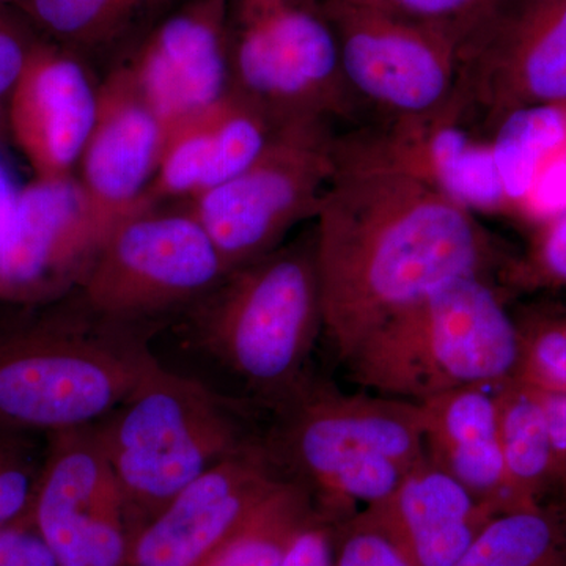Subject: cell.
<instances>
[{
    "label": "cell",
    "mask_w": 566,
    "mask_h": 566,
    "mask_svg": "<svg viewBox=\"0 0 566 566\" xmlns=\"http://www.w3.org/2000/svg\"><path fill=\"white\" fill-rule=\"evenodd\" d=\"M495 400L509 504L545 505L551 497V444L542 397L510 378L495 387Z\"/></svg>",
    "instance_id": "22"
},
{
    "label": "cell",
    "mask_w": 566,
    "mask_h": 566,
    "mask_svg": "<svg viewBox=\"0 0 566 566\" xmlns=\"http://www.w3.org/2000/svg\"><path fill=\"white\" fill-rule=\"evenodd\" d=\"M431 33L460 51L501 0H345Z\"/></svg>",
    "instance_id": "28"
},
{
    "label": "cell",
    "mask_w": 566,
    "mask_h": 566,
    "mask_svg": "<svg viewBox=\"0 0 566 566\" xmlns=\"http://www.w3.org/2000/svg\"><path fill=\"white\" fill-rule=\"evenodd\" d=\"M229 6L230 0H186L122 62L166 132L232 91Z\"/></svg>",
    "instance_id": "15"
},
{
    "label": "cell",
    "mask_w": 566,
    "mask_h": 566,
    "mask_svg": "<svg viewBox=\"0 0 566 566\" xmlns=\"http://www.w3.org/2000/svg\"><path fill=\"white\" fill-rule=\"evenodd\" d=\"M333 566H415L375 523L357 513L334 524Z\"/></svg>",
    "instance_id": "30"
},
{
    "label": "cell",
    "mask_w": 566,
    "mask_h": 566,
    "mask_svg": "<svg viewBox=\"0 0 566 566\" xmlns=\"http://www.w3.org/2000/svg\"><path fill=\"white\" fill-rule=\"evenodd\" d=\"M40 36L17 7L0 6V103L9 98Z\"/></svg>",
    "instance_id": "31"
},
{
    "label": "cell",
    "mask_w": 566,
    "mask_h": 566,
    "mask_svg": "<svg viewBox=\"0 0 566 566\" xmlns=\"http://www.w3.org/2000/svg\"><path fill=\"white\" fill-rule=\"evenodd\" d=\"M516 353L504 290L471 275L395 315L345 365L364 389L422 403L461 387L501 385L515 371Z\"/></svg>",
    "instance_id": "4"
},
{
    "label": "cell",
    "mask_w": 566,
    "mask_h": 566,
    "mask_svg": "<svg viewBox=\"0 0 566 566\" xmlns=\"http://www.w3.org/2000/svg\"><path fill=\"white\" fill-rule=\"evenodd\" d=\"M197 307L200 345L270 403L304 381L323 333L315 232L227 274Z\"/></svg>",
    "instance_id": "6"
},
{
    "label": "cell",
    "mask_w": 566,
    "mask_h": 566,
    "mask_svg": "<svg viewBox=\"0 0 566 566\" xmlns=\"http://www.w3.org/2000/svg\"><path fill=\"white\" fill-rule=\"evenodd\" d=\"M95 430L120 488L129 535L256 441L229 398L161 364Z\"/></svg>",
    "instance_id": "5"
},
{
    "label": "cell",
    "mask_w": 566,
    "mask_h": 566,
    "mask_svg": "<svg viewBox=\"0 0 566 566\" xmlns=\"http://www.w3.org/2000/svg\"><path fill=\"white\" fill-rule=\"evenodd\" d=\"M98 91L80 54L40 36L6 102L7 129L33 178L76 175Z\"/></svg>",
    "instance_id": "16"
},
{
    "label": "cell",
    "mask_w": 566,
    "mask_h": 566,
    "mask_svg": "<svg viewBox=\"0 0 566 566\" xmlns=\"http://www.w3.org/2000/svg\"><path fill=\"white\" fill-rule=\"evenodd\" d=\"M31 517L57 566L125 565V502L95 424L48 436Z\"/></svg>",
    "instance_id": "12"
},
{
    "label": "cell",
    "mask_w": 566,
    "mask_h": 566,
    "mask_svg": "<svg viewBox=\"0 0 566 566\" xmlns=\"http://www.w3.org/2000/svg\"><path fill=\"white\" fill-rule=\"evenodd\" d=\"M334 524L315 513L294 535L281 566H333Z\"/></svg>",
    "instance_id": "33"
},
{
    "label": "cell",
    "mask_w": 566,
    "mask_h": 566,
    "mask_svg": "<svg viewBox=\"0 0 566 566\" xmlns=\"http://www.w3.org/2000/svg\"><path fill=\"white\" fill-rule=\"evenodd\" d=\"M539 392V390H538ZM551 444V495L566 494V394L539 392Z\"/></svg>",
    "instance_id": "34"
},
{
    "label": "cell",
    "mask_w": 566,
    "mask_h": 566,
    "mask_svg": "<svg viewBox=\"0 0 566 566\" xmlns=\"http://www.w3.org/2000/svg\"><path fill=\"white\" fill-rule=\"evenodd\" d=\"M273 406L275 424L263 444L333 524L357 515V506L385 501L427 457L420 408L412 401L344 394L305 378Z\"/></svg>",
    "instance_id": "3"
},
{
    "label": "cell",
    "mask_w": 566,
    "mask_h": 566,
    "mask_svg": "<svg viewBox=\"0 0 566 566\" xmlns=\"http://www.w3.org/2000/svg\"><path fill=\"white\" fill-rule=\"evenodd\" d=\"M0 322V433L51 436L102 422L158 360L136 326L74 294Z\"/></svg>",
    "instance_id": "2"
},
{
    "label": "cell",
    "mask_w": 566,
    "mask_h": 566,
    "mask_svg": "<svg viewBox=\"0 0 566 566\" xmlns=\"http://www.w3.org/2000/svg\"><path fill=\"white\" fill-rule=\"evenodd\" d=\"M314 232L323 334L344 364L368 335L447 283L497 281L515 253L374 132L338 136Z\"/></svg>",
    "instance_id": "1"
},
{
    "label": "cell",
    "mask_w": 566,
    "mask_h": 566,
    "mask_svg": "<svg viewBox=\"0 0 566 566\" xmlns=\"http://www.w3.org/2000/svg\"><path fill=\"white\" fill-rule=\"evenodd\" d=\"M517 353L512 378L539 392L566 394V305L538 301L513 312Z\"/></svg>",
    "instance_id": "26"
},
{
    "label": "cell",
    "mask_w": 566,
    "mask_h": 566,
    "mask_svg": "<svg viewBox=\"0 0 566 566\" xmlns=\"http://www.w3.org/2000/svg\"><path fill=\"white\" fill-rule=\"evenodd\" d=\"M505 512L483 501L424 457L365 516L415 566H455L483 527Z\"/></svg>",
    "instance_id": "18"
},
{
    "label": "cell",
    "mask_w": 566,
    "mask_h": 566,
    "mask_svg": "<svg viewBox=\"0 0 566 566\" xmlns=\"http://www.w3.org/2000/svg\"><path fill=\"white\" fill-rule=\"evenodd\" d=\"M455 566H566V521L556 505L497 513Z\"/></svg>",
    "instance_id": "23"
},
{
    "label": "cell",
    "mask_w": 566,
    "mask_h": 566,
    "mask_svg": "<svg viewBox=\"0 0 566 566\" xmlns=\"http://www.w3.org/2000/svg\"><path fill=\"white\" fill-rule=\"evenodd\" d=\"M345 80L360 107L392 123H423L452 115L458 55L446 41L379 11L345 0H323Z\"/></svg>",
    "instance_id": "11"
},
{
    "label": "cell",
    "mask_w": 566,
    "mask_h": 566,
    "mask_svg": "<svg viewBox=\"0 0 566 566\" xmlns=\"http://www.w3.org/2000/svg\"><path fill=\"white\" fill-rule=\"evenodd\" d=\"M497 283L505 294L566 293V210L536 227L526 249L502 268Z\"/></svg>",
    "instance_id": "27"
},
{
    "label": "cell",
    "mask_w": 566,
    "mask_h": 566,
    "mask_svg": "<svg viewBox=\"0 0 566 566\" xmlns=\"http://www.w3.org/2000/svg\"><path fill=\"white\" fill-rule=\"evenodd\" d=\"M180 0H20L17 9L43 39L81 57L150 31Z\"/></svg>",
    "instance_id": "21"
},
{
    "label": "cell",
    "mask_w": 566,
    "mask_h": 566,
    "mask_svg": "<svg viewBox=\"0 0 566 566\" xmlns=\"http://www.w3.org/2000/svg\"><path fill=\"white\" fill-rule=\"evenodd\" d=\"M315 513L307 491L283 479L199 566H281L294 535Z\"/></svg>",
    "instance_id": "24"
},
{
    "label": "cell",
    "mask_w": 566,
    "mask_h": 566,
    "mask_svg": "<svg viewBox=\"0 0 566 566\" xmlns=\"http://www.w3.org/2000/svg\"><path fill=\"white\" fill-rule=\"evenodd\" d=\"M333 122L281 123L259 158L232 180L188 200L229 273L273 252L319 210L337 163Z\"/></svg>",
    "instance_id": "8"
},
{
    "label": "cell",
    "mask_w": 566,
    "mask_h": 566,
    "mask_svg": "<svg viewBox=\"0 0 566 566\" xmlns=\"http://www.w3.org/2000/svg\"><path fill=\"white\" fill-rule=\"evenodd\" d=\"M491 145L506 197L516 210L534 188L543 164L566 145V104L515 112L491 134Z\"/></svg>",
    "instance_id": "25"
},
{
    "label": "cell",
    "mask_w": 566,
    "mask_h": 566,
    "mask_svg": "<svg viewBox=\"0 0 566 566\" xmlns=\"http://www.w3.org/2000/svg\"><path fill=\"white\" fill-rule=\"evenodd\" d=\"M106 237L76 175L21 186L0 248V305L35 308L76 292Z\"/></svg>",
    "instance_id": "13"
},
{
    "label": "cell",
    "mask_w": 566,
    "mask_h": 566,
    "mask_svg": "<svg viewBox=\"0 0 566 566\" xmlns=\"http://www.w3.org/2000/svg\"><path fill=\"white\" fill-rule=\"evenodd\" d=\"M494 386H469L419 405L424 452L447 474L501 510L506 497Z\"/></svg>",
    "instance_id": "20"
},
{
    "label": "cell",
    "mask_w": 566,
    "mask_h": 566,
    "mask_svg": "<svg viewBox=\"0 0 566 566\" xmlns=\"http://www.w3.org/2000/svg\"><path fill=\"white\" fill-rule=\"evenodd\" d=\"M229 274L202 223L188 208L159 205L118 222L74 296L93 315L123 326L199 304Z\"/></svg>",
    "instance_id": "9"
},
{
    "label": "cell",
    "mask_w": 566,
    "mask_h": 566,
    "mask_svg": "<svg viewBox=\"0 0 566 566\" xmlns=\"http://www.w3.org/2000/svg\"><path fill=\"white\" fill-rule=\"evenodd\" d=\"M7 133H9V129H7L6 107L0 103V140H2V137H6Z\"/></svg>",
    "instance_id": "36"
},
{
    "label": "cell",
    "mask_w": 566,
    "mask_h": 566,
    "mask_svg": "<svg viewBox=\"0 0 566 566\" xmlns=\"http://www.w3.org/2000/svg\"><path fill=\"white\" fill-rule=\"evenodd\" d=\"M166 133L125 66H115L99 85L95 125L76 169L104 237L123 219L153 207L147 196L158 172Z\"/></svg>",
    "instance_id": "17"
},
{
    "label": "cell",
    "mask_w": 566,
    "mask_h": 566,
    "mask_svg": "<svg viewBox=\"0 0 566 566\" xmlns=\"http://www.w3.org/2000/svg\"><path fill=\"white\" fill-rule=\"evenodd\" d=\"M232 91L273 120H340L363 109L318 0H230Z\"/></svg>",
    "instance_id": "7"
},
{
    "label": "cell",
    "mask_w": 566,
    "mask_h": 566,
    "mask_svg": "<svg viewBox=\"0 0 566 566\" xmlns=\"http://www.w3.org/2000/svg\"><path fill=\"white\" fill-rule=\"evenodd\" d=\"M20 189L21 186L14 180L9 166L0 159V248L9 232L11 216H13Z\"/></svg>",
    "instance_id": "35"
},
{
    "label": "cell",
    "mask_w": 566,
    "mask_h": 566,
    "mask_svg": "<svg viewBox=\"0 0 566 566\" xmlns=\"http://www.w3.org/2000/svg\"><path fill=\"white\" fill-rule=\"evenodd\" d=\"M556 506L558 509V512L562 513V516H564L566 521V494L564 495V497L558 499V504Z\"/></svg>",
    "instance_id": "37"
},
{
    "label": "cell",
    "mask_w": 566,
    "mask_h": 566,
    "mask_svg": "<svg viewBox=\"0 0 566 566\" xmlns=\"http://www.w3.org/2000/svg\"><path fill=\"white\" fill-rule=\"evenodd\" d=\"M31 438L0 433V532L31 512L43 463Z\"/></svg>",
    "instance_id": "29"
},
{
    "label": "cell",
    "mask_w": 566,
    "mask_h": 566,
    "mask_svg": "<svg viewBox=\"0 0 566 566\" xmlns=\"http://www.w3.org/2000/svg\"><path fill=\"white\" fill-rule=\"evenodd\" d=\"M283 479L263 439H256L137 528L123 566H199Z\"/></svg>",
    "instance_id": "14"
},
{
    "label": "cell",
    "mask_w": 566,
    "mask_h": 566,
    "mask_svg": "<svg viewBox=\"0 0 566 566\" xmlns=\"http://www.w3.org/2000/svg\"><path fill=\"white\" fill-rule=\"evenodd\" d=\"M20 0H0V6H11L14 7Z\"/></svg>",
    "instance_id": "38"
},
{
    "label": "cell",
    "mask_w": 566,
    "mask_h": 566,
    "mask_svg": "<svg viewBox=\"0 0 566 566\" xmlns=\"http://www.w3.org/2000/svg\"><path fill=\"white\" fill-rule=\"evenodd\" d=\"M279 125L230 91L221 102L167 129L148 203L191 200L232 180L259 158Z\"/></svg>",
    "instance_id": "19"
},
{
    "label": "cell",
    "mask_w": 566,
    "mask_h": 566,
    "mask_svg": "<svg viewBox=\"0 0 566 566\" xmlns=\"http://www.w3.org/2000/svg\"><path fill=\"white\" fill-rule=\"evenodd\" d=\"M0 566H57L33 526L31 512L0 532Z\"/></svg>",
    "instance_id": "32"
},
{
    "label": "cell",
    "mask_w": 566,
    "mask_h": 566,
    "mask_svg": "<svg viewBox=\"0 0 566 566\" xmlns=\"http://www.w3.org/2000/svg\"><path fill=\"white\" fill-rule=\"evenodd\" d=\"M553 104H566V0H501L458 51L453 115L491 136Z\"/></svg>",
    "instance_id": "10"
}]
</instances>
